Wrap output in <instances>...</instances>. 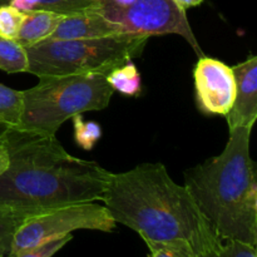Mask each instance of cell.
Instances as JSON below:
<instances>
[{"mask_svg": "<svg viewBox=\"0 0 257 257\" xmlns=\"http://www.w3.org/2000/svg\"><path fill=\"white\" fill-rule=\"evenodd\" d=\"M0 143L9 156L0 175V203L25 218L102 200L112 172L72 156L55 136L7 128Z\"/></svg>", "mask_w": 257, "mask_h": 257, "instance_id": "obj_1", "label": "cell"}, {"mask_svg": "<svg viewBox=\"0 0 257 257\" xmlns=\"http://www.w3.org/2000/svg\"><path fill=\"white\" fill-rule=\"evenodd\" d=\"M105 79L114 92L117 90L128 97H137L142 90L141 73L132 60H128L124 64L110 70L105 75Z\"/></svg>", "mask_w": 257, "mask_h": 257, "instance_id": "obj_13", "label": "cell"}, {"mask_svg": "<svg viewBox=\"0 0 257 257\" xmlns=\"http://www.w3.org/2000/svg\"><path fill=\"white\" fill-rule=\"evenodd\" d=\"M218 156L185 172V186L221 242L257 246V176L250 155L251 131H228Z\"/></svg>", "mask_w": 257, "mask_h": 257, "instance_id": "obj_3", "label": "cell"}, {"mask_svg": "<svg viewBox=\"0 0 257 257\" xmlns=\"http://www.w3.org/2000/svg\"><path fill=\"white\" fill-rule=\"evenodd\" d=\"M3 131H4V130H3V128H0V135H2V133H3Z\"/></svg>", "mask_w": 257, "mask_h": 257, "instance_id": "obj_27", "label": "cell"}, {"mask_svg": "<svg viewBox=\"0 0 257 257\" xmlns=\"http://www.w3.org/2000/svg\"><path fill=\"white\" fill-rule=\"evenodd\" d=\"M24 12L10 4L0 7V35L8 39H15L22 25Z\"/></svg>", "mask_w": 257, "mask_h": 257, "instance_id": "obj_18", "label": "cell"}, {"mask_svg": "<svg viewBox=\"0 0 257 257\" xmlns=\"http://www.w3.org/2000/svg\"><path fill=\"white\" fill-rule=\"evenodd\" d=\"M8 163H9V156H8L7 148L3 143H0V175L7 170Z\"/></svg>", "mask_w": 257, "mask_h": 257, "instance_id": "obj_23", "label": "cell"}, {"mask_svg": "<svg viewBox=\"0 0 257 257\" xmlns=\"http://www.w3.org/2000/svg\"><path fill=\"white\" fill-rule=\"evenodd\" d=\"M196 257H257V250L256 246L240 241H225Z\"/></svg>", "mask_w": 257, "mask_h": 257, "instance_id": "obj_17", "label": "cell"}, {"mask_svg": "<svg viewBox=\"0 0 257 257\" xmlns=\"http://www.w3.org/2000/svg\"><path fill=\"white\" fill-rule=\"evenodd\" d=\"M95 10L110 22L119 25L124 33L152 35L177 34L191 45L198 57L203 52L185 10L173 0H135L127 7H115L105 2H99Z\"/></svg>", "mask_w": 257, "mask_h": 257, "instance_id": "obj_7", "label": "cell"}, {"mask_svg": "<svg viewBox=\"0 0 257 257\" xmlns=\"http://www.w3.org/2000/svg\"><path fill=\"white\" fill-rule=\"evenodd\" d=\"M62 17L63 15L57 13L45 10L24 12L22 25L15 40L25 49L47 40L53 34Z\"/></svg>", "mask_w": 257, "mask_h": 257, "instance_id": "obj_11", "label": "cell"}, {"mask_svg": "<svg viewBox=\"0 0 257 257\" xmlns=\"http://www.w3.org/2000/svg\"><path fill=\"white\" fill-rule=\"evenodd\" d=\"M102 2L108 3V4L115 5V7H127V5L132 4L135 0H102Z\"/></svg>", "mask_w": 257, "mask_h": 257, "instance_id": "obj_24", "label": "cell"}, {"mask_svg": "<svg viewBox=\"0 0 257 257\" xmlns=\"http://www.w3.org/2000/svg\"><path fill=\"white\" fill-rule=\"evenodd\" d=\"M23 110V93L0 83V128L19 127Z\"/></svg>", "mask_w": 257, "mask_h": 257, "instance_id": "obj_14", "label": "cell"}, {"mask_svg": "<svg viewBox=\"0 0 257 257\" xmlns=\"http://www.w3.org/2000/svg\"><path fill=\"white\" fill-rule=\"evenodd\" d=\"M150 37L132 33L92 39H47L27 48L28 73L39 77L70 74L107 75L140 57Z\"/></svg>", "mask_w": 257, "mask_h": 257, "instance_id": "obj_5", "label": "cell"}, {"mask_svg": "<svg viewBox=\"0 0 257 257\" xmlns=\"http://www.w3.org/2000/svg\"><path fill=\"white\" fill-rule=\"evenodd\" d=\"M20 130L55 136L60 125L74 115L108 107L114 90L104 74L39 77L32 88L22 90Z\"/></svg>", "mask_w": 257, "mask_h": 257, "instance_id": "obj_4", "label": "cell"}, {"mask_svg": "<svg viewBox=\"0 0 257 257\" xmlns=\"http://www.w3.org/2000/svg\"><path fill=\"white\" fill-rule=\"evenodd\" d=\"M236 82V93L230 112L225 115L228 131L247 128L252 131L257 118V57L232 67Z\"/></svg>", "mask_w": 257, "mask_h": 257, "instance_id": "obj_9", "label": "cell"}, {"mask_svg": "<svg viewBox=\"0 0 257 257\" xmlns=\"http://www.w3.org/2000/svg\"><path fill=\"white\" fill-rule=\"evenodd\" d=\"M72 122L75 143L84 151H92V148L102 138V127L99 123L84 120L82 114L74 115Z\"/></svg>", "mask_w": 257, "mask_h": 257, "instance_id": "obj_16", "label": "cell"}, {"mask_svg": "<svg viewBox=\"0 0 257 257\" xmlns=\"http://www.w3.org/2000/svg\"><path fill=\"white\" fill-rule=\"evenodd\" d=\"M147 245L148 257H196L195 253L187 247L172 243L163 242H145Z\"/></svg>", "mask_w": 257, "mask_h": 257, "instance_id": "obj_21", "label": "cell"}, {"mask_svg": "<svg viewBox=\"0 0 257 257\" xmlns=\"http://www.w3.org/2000/svg\"><path fill=\"white\" fill-rule=\"evenodd\" d=\"M0 69L9 74L28 72L27 49L15 39L0 35Z\"/></svg>", "mask_w": 257, "mask_h": 257, "instance_id": "obj_15", "label": "cell"}, {"mask_svg": "<svg viewBox=\"0 0 257 257\" xmlns=\"http://www.w3.org/2000/svg\"><path fill=\"white\" fill-rule=\"evenodd\" d=\"M24 220V216L0 203V243H12L13 235Z\"/></svg>", "mask_w": 257, "mask_h": 257, "instance_id": "obj_19", "label": "cell"}, {"mask_svg": "<svg viewBox=\"0 0 257 257\" xmlns=\"http://www.w3.org/2000/svg\"><path fill=\"white\" fill-rule=\"evenodd\" d=\"M93 2H98V3H99V2H102V0H93Z\"/></svg>", "mask_w": 257, "mask_h": 257, "instance_id": "obj_28", "label": "cell"}, {"mask_svg": "<svg viewBox=\"0 0 257 257\" xmlns=\"http://www.w3.org/2000/svg\"><path fill=\"white\" fill-rule=\"evenodd\" d=\"M8 4L13 5L22 12L45 10V12L57 13L60 15H68L92 9L98 4V2H93V0H8Z\"/></svg>", "mask_w": 257, "mask_h": 257, "instance_id": "obj_12", "label": "cell"}, {"mask_svg": "<svg viewBox=\"0 0 257 257\" xmlns=\"http://www.w3.org/2000/svg\"><path fill=\"white\" fill-rule=\"evenodd\" d=\"M115 221L104 205L93 202L75 203L54 208L25 218L12 238L7 257H13L25 248L54 238L72 235L73 231L92 230L112 232Z\"/></svg>", "mask_w": 257, "mask_h": 257, "instance_id": "obj_6", "label": "cell"}, {"mask_svg": "<svg viewBox=\"0 0 257 257\" xmlns=\"http://www.w3.org/2000/svg\"><path fill=\"white\" fill-rule=\"evenodd\" d=\"M173 2H175L181 9L186 12L187 9H191V8H195V7H198V5H201L203 3V0H173Z\"/></svg>", "mask_w": 257, "mask_h": 257, "instance_id": "obj_22", "label": "cell"}, {"mask_svg": "<svg viewBox=\"0 0 257 257\" xmlns=\"http://www.w3.org/2000/svg\"><path fill=\"white\" fill-rule=\"evenodd\" d=\"M196 104L205 114L226 115L233 104L236 82L232 67L203 55L193 68Z\"/></svg>", "mask_w": 257, "mask_h": 257, "instance_id": "obj_8", "label": "cell"}, {"mask_svg": "<svg viewBox=\"0 0 257 257\" xmlns=\"http://www.w3.org/2000/svg\"><path fill=\"white\" fill-rule=\"evenodd\" d=\"M95 7L84 12L63 15L55 30L48 39H92L124 33L119 25L98 13Z\"/></svg>", "mask_w": 257, "mask_h": 257, "instance_id": "obj_10", "label": "cell"}, {"mask_svg": "<svg viewBox=\"0 0 257 257\" xmlns=\"http://www.w3.org/2000/svg\"><path fill=\"white\" fill-rule=\"evenodd\" d=\"M72 238V235H68L64 236V237L49 240L47 241V242L33 246V247L25 248V250L20 251V252H18L17 255L13 257H52L54 256L58 251L62 250Z\"/></svg>", "mask_w": 257, "mask_h": 257, "instance_id": "obj_20", "label": "cell"}, {"mask_svg": "<svg viewBox=\"0 0 257 257\" xmlns=\"http://www.w3.org/2000/svg\"><path fill=\"white\" fill-rule=\"evenodd\" d=\"M10 250V243H0V257H7Z\"/></svg>", "mask_w": 257, "mask_h": 257, "instance_id": "obj_25", "label": "cell"}, {"mask_svg": "<svg viewBox=\"0 0 257 257\" xmlns=\"http://www.w3.org/2000/svg\"><path fill=\"white\" fill-rule=\"evenodd\" d=\"M5 4H8V0H0V7H2V5H5Z\"/></svg>", "mask_w": 257, "mask_h": 257, "instance_id": "obj_26", "label": "cell"}, {"mask_svg": "<svg viewBox=\"0 0 257 257\" xmlns=\"http://www.w3.org/2000/svg\"><path fill=\"white\" fill-rule=\"evenodd\" d=\"M115 223L145 242L187 247L196 256L221 243L186 186L172 180L162 163H142L110 173L102 200Z\"/></svg>", "mask_w": 257, "mask_h": 257, "instance_id": "obj_2", "label": "cell"}]
</instances>
